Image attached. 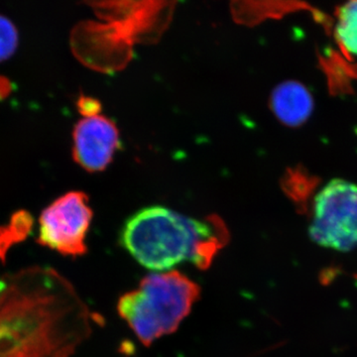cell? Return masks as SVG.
Wrapping results in <instances>:
<instances>
[{"instance_id": "cell-10", "label": "cell", "mask_w": 357, "mask_h": 357, "mask_svg": "<svg viewBox=\"0 0 357 357\" xmlns=\"http://www.w3.org/2000/svg\"><path fill=\"white\" fill-rule=\"evenodd\" d=\"M77 107L84 117L96 116L100 114V109H102V105L100 102L95 98L84 96H79L77 102Z\"/></svg>"}, {"instance_id": "cell-3", "label": "cell", "mask_w": 357, "mask_h": 357, "mask_svg": "<svg viewBox=\"0 0 357 357\" xmlns=\"http://www.w3.org/2000/svg\"><path fill=\"white\" fill-rule=\"evenodd\" d=\"M201 288L178 271L147 275L135 290L119 298L117 311L138 340L149 347L177 331L199 299Z\"/></svg>"}, {"instance_id": "cell-11", "label": "cell", "mask_w": 357, "mask_h": 357, "mask_svg": "<svg viewBox=\"0 0 357 357\" xmlns=\"http://www.w3.org/2000/svg\"><path fill=\"white\" fill-rule=\"evenodd\" d=\"M13 84L8 77L0 76V100H6L10 95Z\"/></svg>"}, {"instance_id": "cell-7", "label": "cell", "mask_w": 357, "mask_h": 357, "mask_svg": "<svg viewBox=\"0 0 357 357\" xmlns=\"http://www.w3.org/2000/svg\"><path fill=\"white\" fill-rule=\"evenodd\" d=\"M271 107L279 121L288 126H299L311 116L314 100L306 86L298 82L279 84L271 96Z\"/></svg>"}, {"instance_id": "cell-5", "label": "cell", "mask_w": 357, "mask_h": 357, "mask_svg": "<svg viewBox=\"0 0 357 357\" xmlns=\"http://www.w3.org/2000/svg\"><path fill=\"white\" fill-rule=\"evenodd\" d=\"M93 215L84 192H67L42 211L37 243L62 255H84L88 252L86 238Z\"/></svg>"}, {"instance_id": "cell-4", "label": "cell", "mask_w": 357, "mask_h": 357, "mask_svg": "<svg viewBox=\"0 0 357 357\" xmlns=\"http://www.w3.org/2000/svg\"><path fill=\"white\" fill-rule=\"evenodd\" d=\"M314 243L349 252L357 248V185L344 178L326 183L314 199L309 229Z\"/></svg>"}, {"instance_id": "cell-9", "label": "cell", "mask_w": 357, "mask_h": 357, "mask_svg": "<svg viewBox=\"0 0 357 357\" xmlns=\"http://www.w3.org/2000/svg\"><path fill=\"white\" fill-rule=\"evenodd\" d=\"M20 43V34L13 21L0 14V62L14 55Z\"/></svg>"}, {"instance_id": "cell-1", "label": "cell", "mask_w": 357, "mask_h": 357, "mask_svg": "<svg viewBox=\"0 0 357 357\" xmlns=\"http://www.w3.org/2000/svg\"><path fill=\"white\" fill-rule=\"evenodd\" d=\"M93 321L76 289L53 268L0 277V357H70Z\"/></svg>"}, {"instance_id": "cell-2", "label": "cell", "mask_w": 357, "mask_h": 357, "mask_svg": "<svg viewBox=\"0 0 357 357\" xmlns=\"http://www.w3.org/2000/svg\"><path fill=\"white\" fill-rule=\"evenodd\" d=\"M229 241V230L217 215L195 220L161 206L131 215L119 238L136 261L154 271L171 270L185 261L208 269Z\"/></svg>"}, {"instance_id": "cell-8", "label": "cell", "mask_w": 357, "mask_h": 357, "mask_svg": "<svg viewBox=\"0 0 357 357\" xmlns=\"http://www.w3.org/2000/svg\"><path fill=\"white\" fill-rule=\"evenodd\" d=\"M335 34L345 50L357 57V0L340 7Z\"/></svg>"}, {"instance_id": "cell-6", "label": "cell", "mask_w": 357, "mask_h": 357, "mask_svg": "<svg viewBox=\"0 0 357 357\" xmlns=\"http://www.w3.org/2000/svg\"><path fill=\"white\" fill-rule=\"evenodd\" d=\"M73 157L89 172H100L109 165L121 145L116 126L102 115L84 117L73 131Z\"/></svg>"}]
</instances>
